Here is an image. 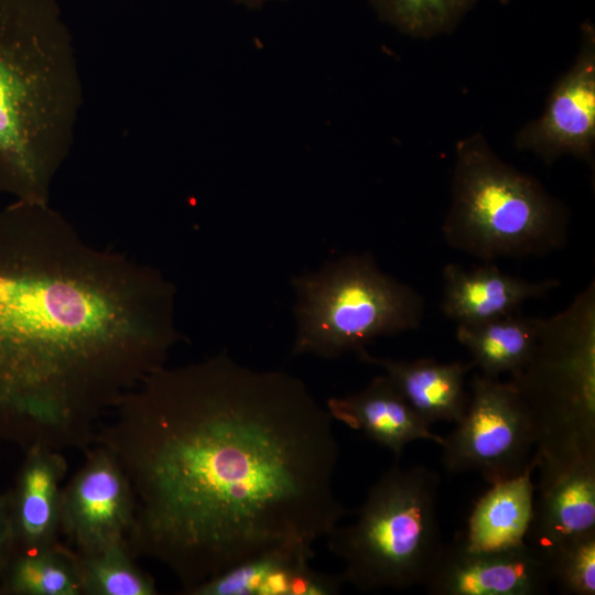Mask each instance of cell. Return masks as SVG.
Wrapping results in <instances>:
<instances>
[{
	"instance_id": "obj_1",
	"label": "cell",
	"mask_w": 595,
	"mask_h": 595,
	"mask_svg": "<svg viewBox=\"0 0 595 595\" xmlns=\"http://www.w3.org/2000/svg\"><path fill=\"white\" fill-rule=\"evenodd\" d=\"M94 444L127 475V544L182 592L288 541L313 544L347 515L334 491L333 419L299 378L226 351L147 376Z\"/></svg>"
},
{
	"instance_id": "obj_2",
	"label": "cell",
	"mask_w": 595,
	"mask_h": 595,
	"mask_svg": "<svg viewBox=\"0 0 595 595\" xmlns=\"http://www.w3.org/2000/svg\"><path fill=\"white\" fill-rule=\"evenodd\" d=\"M175 288L50 203L0 207V444L85 451L182 339Z\"/></svg>"
},
{
	"instance_id": "obj_3",
	"label": "cell",
	"mask_w": 595,
	"mask_h": 595,
	"mask_svg": "<svg viewBox=\"0 0 595 595\" xmlns=\"http://www.w3.org/2000/svg\"><path fill=\"white\" fill-rule=\"evenodd\" d=\"M84 104L56 0H0V196L50 203Z\"/></svg>"
},
{
	"instance_id": "obj_4",
	"label": "cell",
	"mask_w": 595,
	"mask_h": 595,
	"mask_svg": "<svg viewBox=\"0 0 595 595\" xmlns=\"http://www.w3.org/2000/svg\"><path fill=\"white\" fill-rule=\"evenodd\" d=\"M536 435L540 480L595 466V282L540 318L533 351L511 376Z\"/></svg>"
},
{
	"instance_id": "obj_5",
	"label": "cell",
	"mask_w": 595,
	"mask_h": 595,
	"mask_svg": "<svg viewBox=\"0 0 595 595\" xmlns=\"http://www.w3.org/2000/svg\"><path fill=\"white\" fill-rule=\"evenodd\" d=\"M570 212L542 184L504 161L480 132L459 140L441 227L451 248L485 262L540 257L567 241Z\"/></svg>"
},
{
	"instance_id": "obj_6",
	"label": "cell",
	"mask_w": 595,
	"mask_h": 595,
	"mask_svg": "<svg viewBox=\"0 0 595 595\" xmlns=\"http://www.w3.org/2000/svg\"><path fill=\"white\" fill-rule=\"evenodd\" d=\"M439 474L422 465L388 468L369 488L356 520L335 526L328 550L345 583L360 591L404 589L426 582L443 547Z\"/></svg>"
},
{
	"instance_id": "obj_7",
	"label": "cell",
	"mask_w": 595,
	"mask_h": 595,
	"mask_svg": "<svg viewBox=\"0 0 595 595\" xmlns=\"http://www.w3.org/2000/svg\"><path fill=\"white\" fill-rule=\"evenodd\" d=\"M291 284L296 295L294 356L357 354L378 337L416 329L424 317L421 294L383 272L369 252L326 262Z\"/></svg>"
},
{
	"instance_id": "obj_8",
	"label": "cell",
	"mask_w": 595,
	"mask_h": 595,
	"mask_svg": "<svg viewBox=\"0 0 595 595\" xmlns=\"http://www.w3.org/2000/svg\"><path fill=\"white\" fill-rule=\"evenodd\" d=\"M442 462L451 473H478L490 485L521 475L534 459L530 414L509 381L473 377L467 408L443 436Z\"/></svg>"
},
{
	"instance_id": "obj_9",
	"label": "cell",
	"mask_w": 595,
	"mask_h": 595,
	"mask_svg": "<svg viewBox=\"0 0 595 595\" xmlns=\"http://www.w3.org/2000/svg\"><path fill=\"white\" fill-rule=\"evenodd\" d=\"M61 491V534L78 554L126 541L134 518L131 484L113 454L94 444Z\"/></svg>"
},
{
	"instance_id": "obj_10",
	"label": "cell",
	"mask_w": 595,
	"mask_h": 595,
	"mask_svg": "<svg viewBox=\"0 0 595 595\" xmlns=\"http://www.w3.org/2000/svg\"><path fill=\"white\" fill-rule=\"evenodd\" d=\"M515 145L550 165L572 155L594 167L595 156V28L581 26L573 64L556 80L543 112L515 137Z\"/></svg>"
},
{
	"instance_id": "obj_11",
	"label": "cell",
	"mask_w": 595,
	"mask_h": 595,
	"mask_svg": "<svg viewBox=\"0 0 595 595\" xmlns=\"http://www.w3.org/2000/svg\"><path fill=\"white\" fill-rule=\"evenodd\" d=\"M551 583L547 560L528 542L480 550L458 536L443 543L423 586L433 595H538Z\"/></svg>"
},
{
	"instance_id": "obj_12",
	"label": "cell",
	"mask_w": 595,
	"mask_h": 595,
	"mask_svg": "<svg viewBox=\"0 0 595 595\" xmlns=\"http://www.w3.org/2000/svg\"><path fill=\"white\" fill-rule=\"evenodd\" d=\"M312 544L288 541L250 556L184 592L185 595H334L345 583L311 567Z\"/></svg>"
},
{
	"instance_id": "obj_13",
	"label": "cell",
	"mask_w": 595,
	"mask_h": 595,
	"mask_svg": "<svg viewBox=\"0 0 595 595\" xmlns=\"http://www.w3.org/2000/svg\"><path fill=\"white\" fill-rule=\"evenodd\" d=\"M24 452L10 491L13 553L57 545L62 536L61 491L67 459L63 451L43 445H32Z\"/></svg>"
},
{
	"instance_id": "obj_14",
	"label": "cell",
	"mask_w": 595,
	"mask_h": 595,
	"mask_svg": "<svg viewBox=\"0 0 595 595\" xmlns=\"http://www.w3.org/2000/svg\"><path fill=\"white\" fill-rule=\"evenodd\" d=\"M442 279L441 310L457 325L518 313L527 301L543 298L560 285L558 279L529 281L505 273L491 261L472 269L448 263L443 268Z\"/></svg>"
},
{
	"instance_id": "obj_15",
	"label": "cell",
	"mask_w": 595,
	"mask_h": 595,
	"mask_svg": "<svg viewBox=\"0 0 595 595\" xmlns=\"http://www.w3.org/2000/svg\"><path fill=\"white\" fill-rule=\"evenodd\" d=\"M325 408L333 420L360 431L397 457L414 441L437 445L443 442V436L432 432L385 374L357 392L329 398Z\"/></svg>"
},
{
	"instance_id": "obj_16",
	"label": "cell",
	"mask_w": 595,
	"mask_h": 595,
	"mask_svg": "<svg viewBox=\"0 0 595 595\" xmlns=\"http://www.w3.org/2000/svg\"><path fill=\"white\" fill-rule=\"evenodd\" d=\"M358 358L377 366L390 379L413 411L429 425L445 421L457 423L467 408L465 388L472 363H440L431 358L393 359L370 355L367 349Z\"/></svg>"
},
{
	"instance_id": "obj_17",
	"label": "cell",
	"mask_w": 595,
	"mask_h": 595,
	"mask_svg": "<svg viewBox=\"0 0 595 595\" xmlns=\"http://www.w3.org/2000/svg\"><path fill=\"white\" fill-rule=\"evenodd\" d=\"M536 491L526 541L543 556L595 531V466L573 468L539 482Z\"/></svg>"
},
{
	"instance_id": "obj_18",
	"label": "cell",
	"mask_w": 595,
	"mask_h": 595,
	"mask_svg": "<svg viewBox=\"0 0 595 595\" xmlns=\"http://www.w3.org/2000/svg\"><path fill=\"white\" fill-rule=\"evenodd\" d=\"M534 469L532 464L521 475L490 485L477 500L466 531L459 534L468 548L506 549L527 542L536 496Z\"/></svg>"
},
{
	"instance_id": "obj_19",
	"label": "cell",
	"mask_w": 595,
	"mask_h": 595,
	"mask_svg": "<svg viewBox=\"0 0 595 595\" xmlns=\"http://www.w3.org/2000/svg\"><path fill=\"white\" fill-rule=\"evenodd\" d=\"M540 318L518 312L483 323L457 325L455 335L482 375L490 378L504 374L512 376L533 351Z\"/></svg>"
},
{
	"instance_id": "obj_20",
	"label": "cell",
	"mask_w": 595,
	"mask_h": 595,
	"mask_svg": "<svg viewBox=\"0 0 595 595\" xmlns=\"http://www.w3.org/2000/svg\"><path fill=\"white\" fill-rule=\"evenodd\" d=\"M0 595H82L76 552L62 542L14 552L0 573Z\"/></svg>"
},
{
	"instance_id": "obj_21",
	"label": "cell",
	"mask_w": 595,
	"mask_h": 595,
	"mask_svg": "<svg viewBox=\"0 0 595 595\" xmlns=\"http://www.w3.org/2000/svg\"><path fill=\"white\" fill-rule=\"evenodd\" d=\"M77 554L82 595H156L155 580L136 562L127 541Z\"/></svg>"
},
{
	"instance_id": "obj_22",
	"label": "cell",
	"mask_w": 595,
	"mask_h": 595,
	"mask_svg": "<svg viewBox=\"0 0 595 595\" xmlns=\"http://www.w3.org/2000/svg\"><path fill=\"white\" fill-rule=\"evenodd\" d=\"M478 0H368L378 19L414 39L452 33Z\"/></svg>"
},
{
	"instance_id": "obj_23",
	"label": "cell",
	"mask_w": 595,
	"mask_h": 595,
	"mask_svg": "<svg viewBox=\"0 0 595 595\" xmlns=\"http://www.w3.org/2000/svg\"><path fill=\"white\" fill-rule=\"evenodd\" d=\"M552 583L562 593L595 594V531L570 540L544 555Z\"/></svg>"
},
{
	"instance_id": "obj_24",
	"label": "cell",
	"mask_w": 595,
	"mask_h": 595,
	"mask_svg": "<svg viewBox=\"0 0 595 595\" xmlns=\"http://www.w3.org/2000/svg\"><path fill=\"white\" fill-rule=\"evenodd\" d=\"M13 553L10 491L0 494V573Z\"/></svg>"
},
{
	"instance_id": "obj_25",
	"label": "cell",
	"mask_w": 595,
	"mask_h": 595,
	"mask_svg": "<svg viewBox=\"0 0 595 595\" xmlns=\"http://www.w3.org/2000/svg\"><path fill=\"white\" fill-rule=\"evenodd\" d=\"M231 1L249 9H260L270 2L288 1V0H231Z\"/></svg>"
},
{
	"instance_id": "obj_26",
	"label": "cell",
	"mask_w": 595,
	"mask_h": 595,
	"mask_svg": "<svg viewBox=\"0 0 595 595\" xmlns=\"http://www.w3.org/2000/svg\"><path fill=\"white\" fill-rule=\"evenodd\" d=\"M499 3L501 4H507L508 2H510L511 0H497Z\"/></svg>"
}]
</instances>
